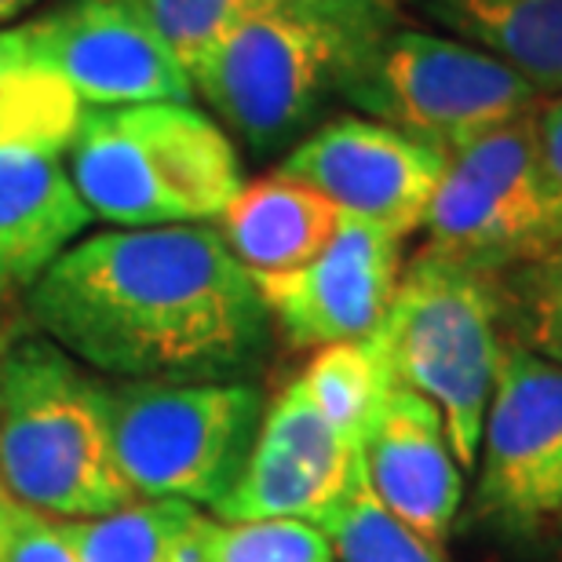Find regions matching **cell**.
Returning a JSON list of instances; mask_svg holds the SVG:
<instances>
[{
    "mask_svg": "<svg viewBox=\"0 0 562 562\" xmlns=\"http://www.w3.org/2000/svg\"><path fill=\"white\" fill-rule=\"evenodd\" d=\"M26 318L99 376L165 384L245 380L274 333L256 278L209 223L81 238L26 292Z\"/></svg>",
    "mask_w": 562,
    "mask_h": 562,
    "instance_id": "obj_1",
    "label": "cell"
},
{
    "mask_svg": "<svg viewBox=\"0 0 562 562\" xmlns=\"http://www.w3.org/2000/svg\"><path fill=\"white\" fill-rule=\"evenodd\" d=\"M340 220V209L314 187L271 172L238 190L216 220V231L234 260L260 278L311 263L333 241Z\"/></svg>",
    "mask_w": 562,
    "mask_h": 562,
    "instance_id": "obj_16",
    "label": "cell"
},
{
    "mask_svg": "<svg viewBox=\"0 0 562 562\" xmlns=\"http://www.w3.org/2000/svg\"><path fill=\"white\" fill-rule=\"evenodd\" d=\"M85 562H205L212 515L183 501H143L99 515L66 519Z\"/></svg>",
    "mask_w": 562,
    "mask_h": 562,
    "instance_id": "obj_19",
    "label": "cell"
},
{
    "mask_svg": "<svg viewBox=\"0 0 562 562\" xmlns=\"http://www.w3.org/2000/svg\"><path fill=\"white\" fill-rule=\"evenodd\" d=\"M475 512L512 541L562 537V369L504 344L479 442Z\"/></svg>",
    "mask_w": 562,
    "mask_h": 562,
    "instance_id": "obj_9",
    "label": "cell"
},
{
    "mask_svg": "<svg viewBox=\"0 0 562 562\" xmlns=\"http://www.w3.org/2000/svg\"><path fill=\"white\" fill-rule=\"evenodd\" d=\"M85 103L41 63L26 30H0V154H66Z\"/></svg>",
    "mask_w": 562,
    "mask_h": 562,
    "instance_id": "obj_18",
    "label": "cell"
},
{
    "mask_svg": "<svg viewBox=\"0 0 562 562\" xmlns=\"http://www.w3.org/2000/svg\"><path fill=\"white\" fill-rule=\"evenodd\" d=\"M402 278V238L344 216L333 241L289 274H260L256 289L289 347L322 351L366 340L384 322Z\"/></svg>",
    "mask_w": 562,
    "mask_h": 562,
    "instance_id": "obj_12",
    "label": "cell"
},
{
    "mask_svg": "<svg viewBox=\"0 0 562 562\" xmlns=\"http://www.w3.org/2000/svg\"><path fill=\"white\" fill-rule=\"evenodd\" d=\"M15 515H19V504H15V497L8 493L4 479H0V562L8 559L11 530H15Z\"/></svg>",
    "mask_w": 562,
    "mask_h": 562,
    "instance_id": "obj_27",
    "label": "cell"
},
{
    "mask_svg": "<svg viewBox=\"0 0 562 562\" xmlns=\"http://www.w3.org/2000/svg\"><path fill=\"white\" fill-rule=\"evenodd\" d=\"M296 380L322 417L355 446L366 442L387 391L395 387L384 358H380L376 344L369 336L314 351V358L303 366Z\"/></svg>",
    "mask_w": 562,
    "mask_h": 562,
    "instance_id": "obj_20",
    "label": "cell"
},
{
    "mask_svg": "<svg viewBox=\"0 0 562 562\" xmlns=\"http://www.w3.org/2000/svg\"><path fill=\"white\" fill-rule=\"evenodd\" d=\"M314 526L329 537L336 562H449L442 544L427 541L384 508L366 479L362 457L344 497Z\"/></svg>",
    "mask_w": 562,
    "mask_h": 562,
    "instance_id": "obj_21",
    "label": "cell"
},
{
    "mask_svg": "<svg viewBox=\"0 0 562 562\" xmlns=\"http://www.w3.org/2000/svg\"><path fill=\"white\" fill-rule=\"evenodd\" d=\"M497 296L512 344L562 369V241L497 274Z\"/></svg>",
    "mask_w": 562,
    "mask_h": 562,
    "instance_id": "obj_22",
    "label": "cell"
},
{
    "mask_svg": "<svg viewBox=\"0 0 562 562\" xmlns=\"http://www.w3.org/2000/svg\"><path fill=\"white\" fill-rule=\"evenodd\" d=\"M205 562H336L333 544L314 522L252 519L223 522L212 515Z\"/></svg>",
    "mask_w": 562,
    "mask_h": 562,
    "instance_id": "obj_23",
    "label": "cell"
},
{
    "mask_svg": "<svg viewBox=\"0 0 562 562\" xmlns=\"http://www.w3.org/2000/svg\"><path fill=\"white\" fill-rule=\"evenodd\" d=\"M41 63L85 106L190 103L194 81L143 0H63L26 22Z\"/></svg>",
    "mask_w": 562,
    "mask_h": 562,
    "instance_id": "obj_10",
    "label": "cell"
},
{
    "mask_svg": "<svg viewBox=\"0 0 562 562\" xmlns=\"http://www.w3.org/2000/svg\"><path fill=\"white\" fill-rule=\"evenodd\" d=\"M362 468L391 515L427 541H446L464 497V468L431 402L409 387H391L362 442Z\"/></svg>",
    "mask_w": 562,
    "mask_h": 562,
    "instance_id": "obj_14",
    "label": "cell"
},
{
    "mask_svg": "<svg viewBox=\"0 0 562 562\" xmlns=\"http://www.w3.org/2000/svg\"><path fill=\"white\" fill-rule=\"evenodd\" d=\"M0 479L15 504L52 519L136 501L114 453L106 376L41 333H15L0 355Z\"/></svg>",
    "mask_w": 562,
    "mask_h": 562,
    "instance_id": "obj_3",
    "label": "cell"
},
{
    "mask_svg": "<svg viewBox=\"0 0 562 562\" xmlns=\"http://www.w3.org/2000/svg\"><path fill=\"white\" fill-rule=\"evenodd\" d=\"M369 340L391 384L417 391L442 413L457 464L475 468L504 351L497 278L420 249Z\"/></svg>",
    "mask_w": 562,
    "mask_h": 562,
    "instance_id": "obj_5",
    "label": "cell"
},
{
    "mask_svg": "<svg viewBox=\"0 0 562 562\" xmlns=\"http://www.w3.org/2000/svg\"><path fill=\"white\" fill-rule=\"evenodd\" d=\"M267 4L271 0H143L187 70H194V63L223 33H231L241 19Z\"/></svg>",
    "mask_w": 562,
    "mask_h": 562,
    "instance_id": "obj_24",
    "label": "cell"
},
{
    "mask_svg": "<svg viewBox=\"0 0 562 562\" xmlns=\"http://www.w3.org/2000/svg\"><path fill=\"white\" fill-rule=\"evenodd\" d=\"M11 322H8V314H4V307H0V355H4V347L11 344Z\"/></svg>",
    "mask_w": 562,
    "mask_h": 562,
    "instance_id": "obj_29",
    "label": "cell"
},
{
    "mask_svg": "<svg viewBox=\"0 0 562 562\" xmlns=\"http://www.w3.org/2000/svg\"><path fill=\"white\" fill-rule=\"evenodd\" d=\"M263 409L249 380H106L114 453L143 501L216 508L245 471Z\"/></svg>",
    "mask_w": 562,
    "mask_h": 562,
    "instance_id": "obj_6",
    "label": "cell"
},
{
    "mask_svg": "<svg viewBox=\"0 0 562 562\" xmlns=\"http://www.w3.org/2000/svg\"><path fill=\"white\" fill-rule=\"evenodd\" d=\"M340 99L442 154L544 103L497 55L442 33L409 30L402 19L355 66Z\"/></svg>",
    "mask_w": 562,
    "mask_h": 562,
    "instance_id": "obj_7",
    "label": "cell"
},
{
    "mask_svg": "<svg viewBox=\"0 0 562 562\" xmlns=\"http://www.w3.org/2000/svg\"><path fill=\"white\" fill-rule=\"evenodd\" d=\"M457 41L515 66L544 99L562 95V0H409Z\"/></svg>",
    "mask_w": 562,
    "mask_h": 562,
    "instance_id": "obj_17",
    "label": "cell"
},
{
    "mask_svg": "<svg viewBox=\"0 0 562 562\" xmlns=\"http://www.w3.org/2000/svg\"><path fill=\"white\" fill-rule=\"evenodd\" d=\"M92 212L77 194L63 154H0V307L37 285L81 241Z\"/></svg>",
    "mask_w": 562,
    "mask_h": 562,
    "instance_id": "obj_15",
    "label": "cell"
},
{
    "mask_svg": "<svg viewBox=\"0 0 562 562\" xmlns=\"http://www.w3.org/2000/svg\"><path fill=\"white\" fill-rule=\"evenodd\" d=\"M424 231V249L493 278L562 241L537 154V110L446 154Z\"/></svg>",
    "mask_w": 562,
    "mask_h": 562,
    "instance_id": "obj_8",
    "label": "cell"
},
{
    "mask_svg": "<svg viewBox=\"0 0 562 562\" xmlns=\"http://www.w3.org/2000/svg\"><path fill=\"white\" fill-rule=\"evenodd\" d=\"M358 457L362 446L347 442L307 398L300 380H292L263 409L245 471L212 515L223 522H318L344 497Z\"/></svg>",
    "mask_w": 562,
    "mask_h": 562,
    "instance_id": "obj_13",
    "label": "cell"
},
{
    "mask_svg": "<svg viewBox=\"0 0 562 562\" xmlns=\"http://www.w3.org/2000/svg\"><path fill=\"white\" fill-rule=\"evenodd\" d=\"M4 562H85V559L77 552L70 530H66V519H52V515L30 512L19 504Z\"/></svg>",
    "mask_w": 562,
    "mask_h": 562,
    "instance_id": "obj_25",
    "label": "cell"
},
{
    "mask_svg": "<svg viewBox=\"0 0 562 562\" xmlns=\"http://www.w3.org/2000/svg\"><path fill=\"white\" fill-rule=\"evenodd\" d=\"M395 22V0H271L194 63V95L256 157L292 150Z\"/></svg>",
    "mask_w": 562,
    "mask_h": 562,
    "instance_id": "obj_2",
    "label": "cell"
},
{
    "mask_svg": "<svg viewBox=\"0 0 562 562\" xmlns=\"http://www.w3.org/2000/svg\"><path fill=\"white\" fill-rule=\"evenodd\" d=\"M537 154H541L548 198L562 223V95H548L537 106Z\"/></svg>",
    "mask_w": 562,
    "mask_h": 562,
    "instance_id": "obj_26",
    "label": "cell"
},
{
    "mask_svg": "<svg viewBox=\"0 0 562 562\" xmlns=\"http://www.w3.org/2000/svg\"><path fill=\"white\" fill-rule=\"evenodd\" d=\"M278 172L314 187L340 216L406 238L424 227L446 172V154L384 121L336 117L292 146Z\"/></svg>",
    "mask_w": 562,
    "mask_h": 562,
    "instance_id": "obj_11",
    "label": "cell"
},
{
    "mask_svg": "<svg viewBox=\"0 0 562 562\" xmlns=\"http://www.w3.org/2000/svg\"><path fill=\"white\" fill-rule=\"evenodd\" d=\"M33 4H37V0H0V26L11 22L15 15H22V11L33 8Z\"/></svg>",
    "mask_w": 562,
    "mask_h": 562,
    "instance_id": "obj_28",
    "label": "cell"
},
{
    "mask_svg": "<svg viewBox=\"0 0 562 562\" xmlns=\"http://www.w3.org/2000/svg\"><path fill=\"white\" fill-rule=\"evenodd\" d=\"M63 157L92 220L114 227L216 223L245 187L238 146L194 103L85 106Z\"/></svg>",
    "mask_w": 562,
    "mask_h": 562,
    "instance_id": "obj_4",
    "label": "cell"
}]
</instances>
